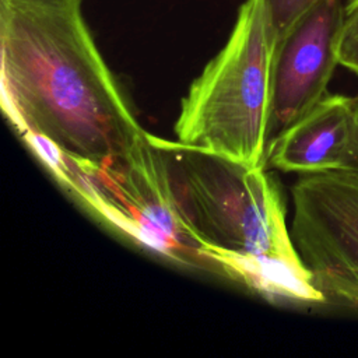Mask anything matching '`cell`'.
Masks as SVG:
<instances>
[{
	"label": "cell",
	"mask_w": 358,
	"mask_h": 358,
	"mask_svg": "<svg viewBox=\"0 0 358 358\" xmlns=\"http://www.w3.org/2000/svg\"><path fill=\"white\" fill-rule=\"evenodd\" d=\"M340 64L358 76V38H343Z\"/></svg>",
	"instance_id": "9c48e42d"
},
{
	"label": "cell",
	"mask_w": 358,
	"mask_h": 358,
	"mask_svg": "<svg viewBox=\"0 0 358 358\" xmlns=\"http://www.w3.org/2000/svg\"><path fill=\"white\" fill-rule=\"evenodd\" d=\"M344 24L343 0H322L274 45L267 147L327 94V84L340 64Z\"/></svg>",
	"instance_id": "8992f818"
},
{
	"label": "cell",
	"mask_w": 358,
	"mask_h": 358,
	"mask_svg": "<svg viewBox=\"0 0 358 358\" xmlns=\"http://www.w3.org/2000/svg\"><path fill=\"white\" fill-rule=\"evenodd\" d=\"M352 98L326 94L267 147L266 165L301 175L350 169Z\"/></svg>",
	"instance_id": "52a82bcc"
},
{
	"label": "cell",
	"mask_w": 358,
	"mask_h": 358,
	"mask_svg": "<svg viewBox=\"0 0 358 358\" xmlns=\"http://www.w3.org/2000/svg\"><path fill=\"white\" fill-rule=\"evenodd\" d=\"M84 0H0L3 108L22 136L98 164L144 136L83 15Z\"/></svg>",
	"instance_id": "6da1fadb"
},
{
	"label": "cell",
	"mask_w": 358,
	"mask_h": 358,
	"mask_svg": "<svg viewBox=\"0 0 358 358\" xmlns=\"http://www.w3.org/2000/svg\"><path fill=\"white\" fill-rule=\"evenodd\" d=\"M179 213L215 273L295 302H326L301 260L281 189L264 166L151 134Z\"/></svg>",
	"instance_id": "7a4b0ae2"
},
{
	"label": "cell",
	"mask_w": 358,
	"mask_h": 358,
	"mask_svg": "<svg viewBox=\"0 0 358 358\" xmlns=\"http://www.w3.org/2000/svg\"><path fill=\"white\" fill-rule=\"evenodd\" d=\"M352 98V108H354V140H352V158L350 169L358 172V95Z\"/></svg>",
	"instance_id": "8fae6325"
},
{
	"label": "cell",
	"mask_w": 358,
	"mask_h": 358,
	"mask_svg": "<svg viewBox=\"0 0 358 358\" xmlns=\"http://www.w3.org/2000/svg\"><path fill=\"white\" fill-rule=\"evenodd\" d=\"M273 49L263 0H245L227 43L182 99L176 140L266 166Z\"/></svg>",
	"instance_id": "3957f363"
},
{
	"label": "cell",
	"mask_w": 358,
	"mask_h": 358,
	"mask_svg": "<svg viewBox=\"0 0 358 358\" xmlns=\"http://www.w3.org/2000/svg\"><path fill=\"white\" fill-rule=\"evenodd\" d=\"M291 199L289 234L315 287L358 310V172L301 175Z\"/></svg>",
	"instance_id": "5b68a950"
},
{
	"label": "cell",
	"mask_w": 358,
	"mask_h": 358,
	"mask_svg": "<svg viewBox=\"0 0 358 358\" xmlns=\"http://www.w3.org/2000/svg\"><path fill=\"white\" fill-rule=\"evenodd\" d=\"M322 0H263L266 21L274 45L312 7Z\"/></svg>",
	"instance_id": "ba28073f"
},
{
	"label": "cell",
	"mask_w": 358,
	"mask_h": 358,
	"mask_svg": "<svg viewBox=\"0 0 358 358\" xmlns=\"http://www.w3.org/2000/svg\"><path fill=\"white\" fill-rule=\"evenodd\" d=\"M31 145L71 192L120 231L178 263L215 271L178 210L150 133L129 152L98 164L71 159L43 138Z\"/></svg>",
	"instance_id": "277c9868"
},
{
	"label": "cell",
	"mask_w": 358,
	"mask_h": 358,
	"mask_svg": "<svg viewBox=\"0 0 358 358\" xmlns=\"http://www.w3.org/2000/svg\"><path fill=\"white\" fill-rule=\"evenodd\" d=\"M343 38H358V0H351L345 6V24Z\"/></svg>",
	"instance_id": "30bf717a"
}]
</instances>
